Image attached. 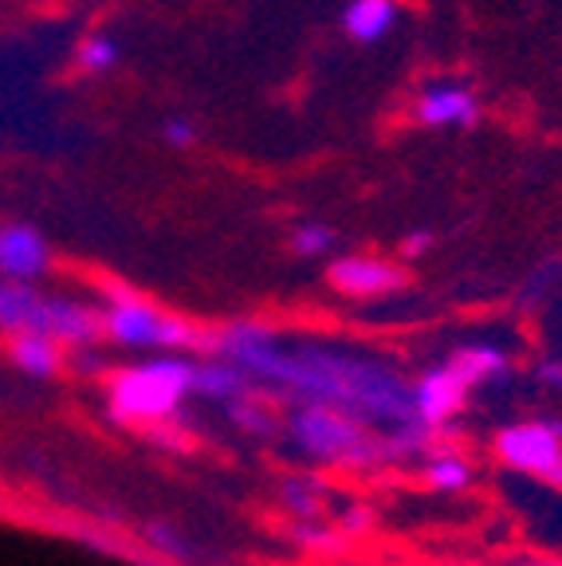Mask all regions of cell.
<instances>
[{"label": "cell", "instance_id": "ffe728a7", "mask_svg": "<svg viewBox=\"0 0 562 566\" xmlns=\"http://www.w3.org/2000/svg\"><path fill=\"white\" fill-rule=\"evenodd\" d=\"M291 535H295V539H303V543H311V547H339V531H326V527H319L315 520L311 523H295V527H291Z\"/></svg>", "mask_w": 562, "mask_h": 566}, {"label": "cell", "instance_id": "484cf974", "mask_svg": "<svg viewBox=\"0 0 562 566\" xmlns=\"http://www.w3.org/2000/svg\"><path fill=\"white\" fill-rule=\"evenodd\" d=\"M519 566H559V563H519Z\"/></svg>", "mask_w": 562, "mask_h": 566}, {"label": "cell", "instance_id": "2e32d148", "mask_svg": "<svg viewBox=\"0 0 562 566\" xmlns=\"http://www.w3.org/2000/svg\"><path fill=\"white\" fill-rule=\"evenodd\" d=\"M425 480L437 492H465L472 484V464L460 452H433L425 464Z\"/></svg>", "mask_w": 562, "mask_h": 566}, {"label": "cell", "instance_id": "5b68a950", "mask_svg": "<svg viewBox=\"0 0 562 566\" xmlns=\"http://www.w3.org/2000/svg\"><path fill=\"white\" fill-rule=\"evenodd\" d=\"M496 457L523 476L562 488V433L551 421H519L496 433Z\"/></svg>", "mask_w": 562, "mask_h": 566}, {"label": "cell", "instance_id": "7a4b0ae2", "mask_svg": "<svg viewBox=\"0 0 562 566\" xmlns=\"http://www.w3.org/2000/svg\"><path fill=\"white\" fill-rule=\"evenodd\" d=\"M288 444L331 469H378L386 457V437H374L358 417L326 406H299L288 413Z\"/></svg>", "mask_w": 562, "mask_h": 566}, {"label": "cell", "instance_id": "30bf717a", "mask_svg": "<svg viewBox=\"0 0 562 566\" xmlns=\"http://www.w3.org/2000/svg\"><path fill=\"white\" fill-rule=\"evenodd\" d=\"M48 327V295H40L32 283H9L0 280V331L20 335V331Z\"/></svg>", "mask_w": 562, "mask_h": 566}, {"label": "cell", "instance_id": "7c38bea8", "mask_svg": "<svg viewBox=\"0 0 562 566\" xmlns=\"http://www.w3.org/2000/svg\"><path fill=\"white\" fill-rule=\"evenodd\" d=\"M194 394H201V398H209V401H220V406L229 409V406H237V401L252 398L256 381L248 378L240 366L217 358V363L194 366Z\"/></svg>", "mask_w": 562, "mask_h": 566}, {"label": "cell", "instance_id": "4fadbf2b", "mask_svg": "<svg viewBox=\"0 0 562 566\" xmlns=\"http://www.w3.org/2000/svg\"><path fill=\"white\" fill-rule=\"evenodd\" d=\"M397 20V4L394 0H351L343 12V28L346 35L370 44V40H382V35L394 28Z\"/></svg>", "mask_w": 562, "mask_h": 566}, {"label": "cell", "instance_id": "6da1fadb", "mask_svg": "<svg viewBox=\"0 0 562 566\" xmlns=\"http://www.w3.org/2000/svg\"><path fill=\"white\" fill-rule=\"evenodd\" d=\"M209 350L217 358L240 366L252 381H272L299 406L343 409L351 417H374V421H414V389L397 374L374 363H362L354 354L334 350H288L272 327L260 323H229L225 331L209 335Z\"/></svg>", "mask_w": 562, "mask_h": 566}, {"label": "cell", "instance_id": "8992f818", "mask_svg": "<svg viewBox=\"0 0 562 566\" xmlns=\"http://www.w3.org/2000/svg\"><path fill=\"white\" fill-rule=\"evenodd\" d=\"M468 394H472V386L452 370V363L433 366L414 381V421L422 429H429V433L445 429L468 406Z\"/></svg>", "mask_w": 562, "mask_h": 566}, {"label": "cell", "instance_id": "cb8c5ba5", "mask_svg": "<svg viewBox=\"0 0 562 566\" xmlns=\"http://www.w3.org/2000/svg\"><path fill=\"white\" fill-rule=\"evenodd\" d=\"M370 523H374V515L366 512V507H354L351 515H343V527L354 531V535H362V531H370Z\"/></svg>", "mask_w": 562, "mask_h": 566}, {"label": "cell", "instance_id": "ac0fdd59", "mask_svg": "<svg viewBox=\"0 0 562 566\" xmlns=\"http://www.w3.org/2000/svg\"><path fill=\"white\" fill-rule=\"evenodd\" d=\"M80 63L87 71H111L118 63V44L111 35H87L80 44Z\"/></svg>", "mask_w": 562, "mask_h": 566}, {"label": "cell", "instance_id": "5bb4252c", "mask_svg": "<svg viewBox=\"0 0 562 566\" xmlns=\"http://www.w3.org/2000/svg\"><path fill=\"white\" fill-rule=\"evenodd\" d=\"M448 363H452V370H457L460 378L476 389V386H483V381L503 378V370H508V354L496 350V346H488V343H476V346L457 350Z\"/></svg>", "mask_w": 562, "mask_h": 566}, {"label": "cell", "instance_id": "44dd1931", "mask_svg": "<svg viewBox=\"0 0 562 566\" xmlns=\"http://www.w3.org/2000/svg\"><path fill=\"white\" fill-rule=\"evenodd\" d=\"M166 142H169V146H194L197 126L185 123V118H169V123H166Z\"/></svg>", "mask_w": 562, "mask_h": 566}, {"label": "cell", "instance_id": "d6986e66", "mask_svg": "<svg viewBox=\"0 0 562 566\" xmlns=\"http://www.w3.org/2000/svg\"><path fill=\"white\" fill-rule=\"evenodd\" d=\"M291 248H295L299 256H323L326 248H334V229H326V224H299L295 232H291Z\"/></svg>", "mask_w": 562, "mask_h": 566}, {"label": "cell", "instance_id": "8fae6325", "mask_svg": "<svg viewBox=\"0 0 562 566\" xmlns=\"http://www.w3.org/2000/svg\"><path fill=\"white\" fill-rule=\"evenodd\" d=\"M9 358L17 363L20 374L28 378H55L67 366V354L55 338L40 335V331H20L9 335Z\"/></svg>", "mask_w": 562, "mask_h": 566}, {"label": "cell", "instance_id": "e0dca14e", "mask_svg": "<svg viewBox=\"0 0 562 566\" xmlns=\"http://www.w3.org/2000/svg\"><path fill=\"white\" fill-rule=\"evenodd\" d=\"M229 417L240 424V429H248V433H260V437H272V433H280V429H283L280 413H275L268 401L256 398V394H252V398H244V401H237V406H229Z\"/></svg>", "mask_w": 562, "mask_h": 566}, {"label": "cell", "instance_id": "d4e9b609", "mask_svg": "<svg viewBox=\"0 0 562 566\" xmlns=\"http://www.w3.org/2000/svg\"><path fill=\"white\" fill-rule=\"evenodd\" d=\"M543 381H551V386H562V363H547L543 366Z\"/></svg>", "mask_w": 562, "mask_h": 566}, {"label": "cell", "instance_id": "ba28073f", "mask_svg": "<svg viewBox=\"0 0 562 566\" xmlns=\"http://www.w3.org/2000/svg\"><path fill=\"white\" fill-rule=\"evenodd\" d=\"M48 252L44 237L28 224H4L0 229V275L9 283H32L48 272Z\"/></svg>", "mask_w": 562, "mask_h": 566}, {"label": "cell", "instance_id": "603a6c76", "mask_svg": "<svg viewBox=\"0 0 562 566\" xmlns=\"http://www.w3.org/2000/svg\"><path fill=\"white\" fill-rule=\"evenodd\" d=\"M149 539H154V547L166 551V555H174V558L185 555V547L174 539V535H169V527H149Z\"/></svg>", "mask_w": 562, "mask_h": 566}, {"label": "cell", "instance_id": "9c48e42d", "mask_svg": "<svg viewBox=\"0 0 562 566\" xmlns=\"http://www.w3.org/2000/svg\"><path fill=\"white\" fill-rule=\"evenodd\" d=\"M480 118V103L465 87H429L417 98V123L422 126H472Z\"/></svg>", "mask_w": 562, "mask_h": 566}, {"label": "cell", "instance_id": "277c9868", "mask_svg": "<svg viewBox=\"0 0 562 566\" xmlns=\"http://www.w3.org/2000/svg\"><path fill=\"white\" fill-rule=\"evenodd\" d=\"M103 338L126 350H185V346H205V335L181 315L154 307L131 287L106 283L103 307Z\"/></svg>", "mask_w": 562, "mask_h": 566}, {"label": "cell", "instance_id": "3957f363", "mask_svg": "<svg viewBox=\"0 0 562 566\" xmlns=\"http://www.w3.org/2000/svg\"><path fill=\"white\" fill-rule=\"evenodd\" d=\"M194 394V363L185 358H149L111 378V413L126 424H166L177 417L181 401Z\"/></svg>", "mask_w": 562, "mask_h": 566}, {"label": "cell", "instance_id": "7402d4cb", "mask_svg": "<svg viewBox=\"0 0 562 566\" xmlns=\"http://www.w3.org/2000/svg\"><path fill=\"white\" fill-rule=\"evenodd\" d=\"M433 248V232L429 229H417V232H409V237L402 240V256L405 260H417V256H425Z\"/></svg>", "mask_w": 562, "mask_h": 566}, {"label": "cell", "instance_id": "9a60e30c", "mask_svg": "<svg viewBox=\"0 0 562 566\" xmlns=\"http://www.w3.org/2000/svg\"><path fill=\"white\" fill-rule=\"evenodd\" d=\"M323 484L315 476H288L280 484V504L295 515L299 523H311L323 512Z\"/></svg>", "mask_w": 562, "mask_h": 566}, {"label": "cell", "instance_id": "52a82bcc", "mask_svg": "<svg viewBox=\"0 0 562 566\" xmlns=\"http://www.w3.org/2000/svg\"><path fill=\"white\" fill-rule=\"evenodd\" d=\"M334 292L354 295V300H374V295H389L405 287V272L382 256H343L334 260L326 272Z\"/></svg>", "mask_w": 562, "mask_h": 566}]
</instances>
